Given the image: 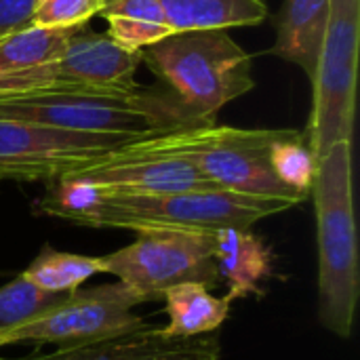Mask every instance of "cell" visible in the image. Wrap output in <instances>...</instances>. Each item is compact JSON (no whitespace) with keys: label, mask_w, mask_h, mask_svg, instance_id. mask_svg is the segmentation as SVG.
I'll use <instances>...</instances> for the list:
<instances>
[{"label":"cell","mask_w":360,"mask_h":360,"mask_svg":"<svg viewBox=\"0 0 360 360\" xmlns=\"http://www.w3.org/2000/svg\"><path fill=\"white\" fill-rule=\"evenodd\" d=\"M291 198L238 194L221 188L124 194L59 179L38 200L42 215L59 217L89 228L122 230H192L217 232L224 228H251L253 224L297 207Z\"/></svg>","instance_id":"1"},{"label":"cell","mask_w":360,"mask_h":360,"mask_svg":"<svg viewBox=\"0 0 360 360\" xmlns=\"http://www.w3.org/2000/svg\"><path fill=\"white\" fill-rule=\"evenodd\" d=\"M0 118L139 139L202 127L165 86H46L19 91L0 95Z\"/></svg>","instance_id":"2"},{"label":"cell","mask_w":360,"mask_h":360,"mask_svg":"<svg viewBox=\"0 0 360 360\" xmlns=\"http://www.w3.org/2000/svg\"><path fill=\"white\" fill-rule=\"evenodd\" d=\"M319 230V314L327 331L348 340L359 306V238L352 198V141L335 143L312 184Z\"/></svg>","instance_id":"3"},{"label":"cell","mask_w":360,"mask_h":360,"mask_svg":"<svg viewBox=\"0 0 360 360\" xmlns=\"http://www.w3.org/2000/svg\"><path fill=\"white\" fill-rule=\"evenodd\" d=\"M141 63L200 122L255 89L251 55L228 30H186L139 51Z\"/></svg>","instance_id":"4"},{"label":"cell","mask_w":360,"mask_h":360,"mask_svg":"<svg viewBox=\"0 0 360 360\" xmlns=\"http://www.w3.org/2000/svg\"><path fill=\"white\" fill-rule=\"evenodd\" d=\"M281 131L202 124L146 137L137 146L190 162L215 188L304 202L306 198L283 186L270 167V148Z\"/></svg>","instance_id":"5"},{"label":"cell","mask_w":360,"mask_h":360,"mask_svg":"<svg viewBox=\"0 0 360 360\" xmlns=\"http://www.w3.org/2000/svg\"><path fill=\"white\" fill-rule=\"evenodd\" d=\"M360 0H331L329 21L314 74L312 114L304 131L321 160L335 143L352 141L356 103Z\"/></svg>","instance_id":"6"},{"label":"cell","mask_w":360,"mask_h":360,"mask_svg":"<svg viewBox=\"0 0 360 360\" xmlns=\"http://www.w3.org/2000/svg\"><path fill=\"white\" fill-rule=\"evenodd\" d=\"M215 234V232H213ZM192 230H141L137 238L101 257V274L137 291L146 302L175 285L215 283V236Z\"/></svg>","instance_id":"7"},{"label":"cell","mask_w":360,"mask_h":360,"mask_svg":"<svg viewBox=\"0 0 360 360\" xmlns=\"http://www.w3.org/2000/svg\"><path fill=\"white\" fill-rule=\"evenodd\" d=\"M137 139L129 135L76 133L0 118V184H55L101 162Z\"/></svg>","instance_id":"8"},{"label":"cell","mask_w":360,"mask_h":360,"mask_svg":"<svg viewBox=\"0 0 360 360\" xmlns=\"http://www.w3.org/2000/svg\"><path fill=\"white\" fill-rule=\"evenodd\" d=\"M143 302L146 297L122 283L76 289L36 319L0 331V348L17 344H59L61 348L129 333L146 327L143 319L133 312Z\"/></svg>","instance_id":"9"},{"label":"cell","mask_w":360,"mask_h":360,"mask_svg":"<svg viewBox=\"0 0 360 360\" xmlns=\"http://www.w3.org/2000/svg\"><path fill=\"white\" fill-rule=\"evenodd\" d=\"M137 141L63 179L84 181L99 190L124 194H160L215 188L190 162L175 156L146 152L137 146Z\"/></svg>","instance_id":"10"},{"label":"cell","mask_w":360,"mask_h":360,"mask_svg":"<svg viewBox=\"0 0 360 360\" xmlns=\"http://www.w3.org/2000/svg\"><path fill=\"white\" fill-rule=\"evenodd\" d=\"M139 65V53H129L108 34L80 25L70 36L63 55L53 61V76L57 86L133 89Z\"/></svg>","instance_id":"11"},{"label":"cell","mask_w":360,"mask_h":360,"mask_svg":"<svg viewBox=\"0 0 360 360\" xmlns=\"http://www.w3.org/2000/svg\"><path fill=\"white\" fill-rule=\"evenodd\" d=\"M215 338H171L158 327H139L129 333L76 346H61L36 360H219Z\"/></svg>","instance_id":"12"},{"label":"cell","mask_w":360,"mask_h":360,"mask_svg":"<svg viewBox=\"0 0 360 360\" xmlns=\"http://www.w3.org/2000/svg\"><path fill=\"white\" fill-rule=\"evenodd\" d=\"M213 236L217 278L228 285V297L234 302L259 293V283L272 274L270 247L249 228H224Z\"/></svg>","instance_id":"13"},{"label":"cell","mask_w":360,"mask_h":360,"mask_svg":"<svg viewBox=\"0 0 360 360\" xmlns=\"http://www.w3.org/2000/svg\"><path fill=\"white\" fill-rule=\"evenodd\" d=\"M331 0H285L276 17L272 53L300 65L312 78L329 21Z\"/></svg>","instance_id":"14"},{"label":"cell","mask_w":360,"mask_h":360,"mask_svg":"<svg viewBox=\"0 0 360 360\" xmlns=\"http://www.w3.org/2000/svg\"><path fill=\"white\" fill-rule=\"evenodd\" d=\"M171 32L230 30L257 25L268 17L266 0H156Z\"/></svg>","instance_id":"15"},{"label":"cell","mask_w":360,"mask_h":360,"mask_svg":"<svg viewBox=\"0 0 360 360\" xmlns=\"http://www.w3.org/2000/svg\"><path fill=\"white\" fill-rule=\"evenodd\" d=\"M162 297L167 304L165 312L169 316L162 333L171 338H198L219 329L228 319L232 304L228 295L215 297L202 283L175 285L165 291Z\"/></svg>","instance_id":"16"},{"label":"cell","mask_w":360,"mask_h":360,"mask_svg":"<svg viewBox=\"0 0 360 360\" xmlns=\"http://www.w3.org/2000/svg\"><path fill=\"white\" fill-rule=\"evenodd\" d=\"M99 15L108 23V36L129 53H139L173 34L156 0H105Z\"/></svg>","instance_id":"17"},{"label":"cell","mask_w":360,"mask_h":360,"mask_svg":"<svg viewBox=\"0 0 360 360\" xmlns=\"http://www.w3.org/2000/svg\"><path fill=\"white\" fill-rule=\"evenodd\" d=\"M74 30L27 25L0 38V78L53 63L63 55Z\"/></svg>","instance_id":"18"},{"label":"cell","mask_w":360,"mask_h":360,"mask_svg":"<svg viewBox=\"0 0 360 360\" xmlns=\"http://www.w3.org/2000/svg\"><path fill=\"white\" fill-rule=\"evenodd\" d=\"M21 274L44 291L70 293L91 276L101 274V257L63 253L44 247V251Z\"/></svg>","instance_id":"19"},{"label":"cell","mask_w":360,"mask_h":360,"mask_svg":"<svg viewBox=\"0 0 360 360\" xmlns=\"http://www.w3.org/2000/svg\"><path fill=\"white\" fill-rule=\"evenodd\" d=\"M270 167L276 179L293 190L295 194L308 198L316 177L319 160L308 143L304 131L283 129L270 148Z\"/></svg>","instance_id":"20"},{"label":"cell","mask_w":360,"mask_h":360,"mask_svg":"<svg viewBox=\"0 0 360 360\" xmlns=\"http://www.w3.org/2000/svg\"><path fill=\"white\" fill-rule=\"evenodd\" d=\"M63 295L65 293L44 291L30 278L19 274L17 278L0 287V331L15 329L36 319L46 308L57 304Z\"/></svg>","instance_id":"21"},{"label":"cell","mask_w":360,"mask_h":360,"mask_svg":"<svg viewBox=\"0 0 360 360\" xmlns=\"http://www.w3.org/2000/svg\"><path fill=\"white\" fill-rule=\"evenodd\" d=\"M105 6V0H36L32 25L36 27H80Z\"/></svg>","instance_id":"22"},{"label":"cell","mask_w":360,"mask_h":360,"mask_svg":"<svg viewBox=\"0 0 360 360\" xmlns=\"http://www.w3.org/2000/svg\"><path fill=\"white\" fill-rule=\"evenodd\" d=\"M36 0H0V38L32 25Z\"/></svg>","instance_id":"23"},{"label":"cell","mask_w":360,"mask_h":360,"mask_svg":"<svg viewBox=\"0 0 360 360\" xmlns=\"http://www.w3.org/2000/svg\"><path fill=\"white\" fill-rule=\"evenodd\" d=\"M0 360H6V359H0ZM15 360H36V356L32 354V356H25V359H15Z\"/></svg>","instance_id":"24"}]
</instances>
